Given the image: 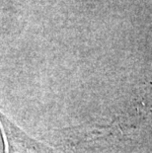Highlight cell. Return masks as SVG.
<instances>
[{
  "instance_id": "obj_1",
  "label": "cell",
  "mask_w": 152,
  "mask_h": 153,
  "mask_svg": "<svg viewBox=\"0 0 152 153\" xmlns=\"http://www.w3.org/2000/svg\"><path fill=\"white\" fill-rule=\"evenodd\" d=\"M0 131L4 153H53L50 147L36 140L0 112Z\"/></svg>"
}]
</instances>
